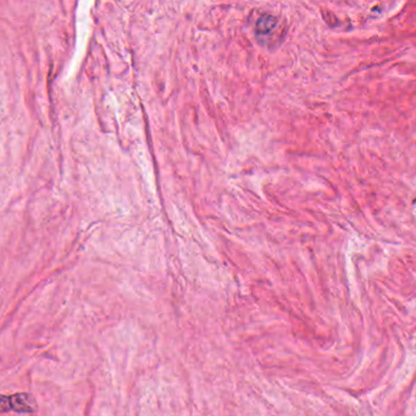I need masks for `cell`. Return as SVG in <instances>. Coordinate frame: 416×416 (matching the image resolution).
Returning a JSON list of instances; mask_svg holds the SVG:
<instances>
[{
	"instance_id": "1",
	"label": "cell",
	"mask_w": 416,
	"mask_h": 416,
	"mask_svg": "<svg viewBox=\"0 0 416 416\" xmlns=\"http://www.w3.org/2000/svg\"><path fill=\"white\" fill-rule=\"evenodd\" d=\"M275 25H276V18L274 16L267 14L262 15L257 23V31L260 33H269L272 28L275 27Z\"/></svg>"
}]
</instances>
